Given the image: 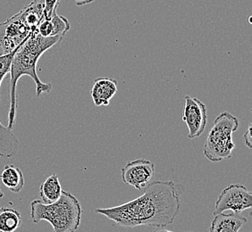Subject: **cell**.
Segmentation results:
<instances>
[{
	"label": "cell",
	"instance_id": "1",
	"mask_svg": "<svg viewBox=\"0 0 252 232\" xmlns=\"http://www.w3.org/2000/svg\"><path fill=\"white\" fill-rule=\"evenodd\" d=\"M182 207L180 193L173 181H151L141 197L115 207L97 208L102 214L118 226L165 228L173 224Z\"/></svg>",
	"mask_w": 252,
	"mask_h": 232
},
{
	"label": "cell",
	"instance_id": "2",
	"mask_svg": "<svg viewBox=\"0 0 252 232\" xmlns=\"http://www.w3.org/2000/svg\"><path fill=\"white\" fill-rule=\"evenodd\" d=\"M63 37H42L38 31L30 35L16 50L12 60L10 68V107L8 111L7 128H15L16 110L18 107L16 86L22 76H30L36 85V95L39 97L42 93H49L52 89V84L44 83L40 81L36 71V66L40 57L47 50L51 49L56 44L60 42Z\"/></svg>",
	"mask_w": 252,
	"mask_h": 232
},
{
	"label": "cell",
	"instance_id": "3",
	"mask_svg": "<svg viewBox=\"0 0 252 232\" xmlns=\"http://www.w3.org/2000/svg\"><path fill=\"white\" fill-rule=\"evenodd\" d=\"M83 209L80 201L69 192L63 191L55 203H44L35 199L31 203V219L34 223L46 221L53 232H75L82 221Z\"/></svg>",
	"mask_w": 252,
	"mask_h": 232
},
{
	"label": "cell",
	"instance_id": "4",
	"mask_svg": "<svg viewBox=\"0 0 252 232\" xmlns=\"http://www.w3.org/2000/svg\"><path fill=\"white\" fill-rule=\"evenodd\" d=\"M239 124L237 117L228 112L221 113L215 119L203 146V154L207 159L219 163L231 158L235 147L233 134L237 131Z\"/></svg>",
	"mask_w": 252,
	"mask_h": 232
},
{
	"label": "cell",
	"instance_id": "5",
	"mask_svg": "<svg viewBox=\"0 0 252 232\" xmlns=\"http://www.w3.org/2000/svg\"><path fill=\"white\" fill-rule=\"evenodd\" d=\"M252 207V194L242 184H230L221 191L215 203L214 216L225 211L241 213Z\"/></svg>",
	"mask_w": 252,
	"mask_h": 232
},
{
	"label": "cell",
	"instance_id": "6",
	"mask_svg": "<svg viewBox=\"0 0 252 232\" xmlns=\"http://www.w3.org/2000/svg\"><path fill=\"white\" fill-rule=\"evenodd\" d=\"M33 32L15 15L0 24V47L2 55L11 53Z\"/></svg>",
	"mask_w": 252,
	"mask_h": 232
},
{
	"label": "cell",
	"instance_id": "7",
	"mask_svg": "<svg viewBox=\"0 0 252 232\" xmlns=\"http://www.w3.org/2000/svg\"><path fill=\"white\" fill-rule=\"evenodd\" d=\"M154 176L155 165L143 158L128 162L122 168V181L138 190H142L151 183Z\"/></svg>",
	"mask_w": 252,
	"mask_h": 232
},
{
	"label": "cell",
	"instance_id": "8",
	"mask_svg": "<svg viewBox=\"0 0 252 232\" xmlns=\"http://www.w3.org/2000/svg\"><path fill=\"white\" fill-rule=\"evenodd\" d=\"M183 121L188 128V138L192 140L203 133L208 122L207 107L197 97L186 96Z\"/></svg>",
	"mask_w": 252,
	"mask_h": 232
},
{
	"label": "cell",
	"instance_id": "9",
	"mask_svg": "<svg viewBox=\"0 0 252 232\" xmlns=\"http://www.w3.org/2000/svg\"><path fill=\"white\" fill-rule=\"evenodd\" d=\"M117 80L108 77L97 78L93 83L92 97L96 107H107L117 93Z\"/></svg>",
	"mask_w": 252,
	"mask_h": 232
},
{
	"label": "cell",
	"instance_id": "10",
	"mask_svg": "<svg viewBox=\"0 0 252 232\" xmlns=\"http://www.w3.org/2000/svg\"><path fill=\"white\" fill-rule=\"evenodd\" d=\"M247 222L239 213H219L214 216L209 232H239Z\"/></svg>",
	"mask_w": 252,
	"mask_h": 232
},
{
	"label": "cell",
	"instance_id": "11",
	"mask_svg": "<svg viewBox=\"0 0 252 232\" xmlns=\"http://www.w3.org/2000/svg\"><path fill=\"white\" fill-rule=\"evenodd\" d=\"M0 179L13 193H19L25 187V177L20 168L12 165H5Z\"/></svg>",
	"mask_w": 252,
	"mask_h": 232
},
{
	"label": "cell",
	"instance_id": "12",
	"mask_svg": "<svg viewBox=\"0 0 252 232\" xmlns=\"http://www.w3.org/2000/svg\"><path fill=\"white\" fill-rule=\"evenodd\" d=\"M62 192V186L57 174H52L51 176H49V178L40 185L39 188V195L41 198V201L47 204L58 201L60 199Z\"/></svg>",
	"mask_w": 252,
	"mask_h": 232
},
{
	"label": "cell",
	"instance_id": "13",
	"mask_svg": "<svg viewBox=\"0 0 252 232\" xmlns=\"http://www.w3.org/2000/svg\"><path fill=\"white\" fill-rule=\"evenodd\" d=\"M22 223V216L15 208L1 207L0 232H15Z\"/></svg>",
	"mask_w": 252,
	"mask_h": 232
},
{
	"label": "cell",
	"instance_id": "14",
	"mask_svg": "<svg viewBox=\"0 0 252 232\" xmlns=\"http://www.w3.org/2000/svg\"><path fill=\"white\" fill-rule=\"evenodd\" d=\"M50 20L53 25L54 36L64 37L65 33L70 29V24L68 20L63 16L58 15L57 13L54 14Z\"/></svg>",
	"mask_w": 252,
	"mask_h": 232
},
{
	"label": "cell",
	"instance_id": "15",
	"mask_svg": "<svg viewBox=\"0 0 252 232\" xmlns=\"http://www.w3.org/2000/svg\"><path fill=\"white\" fill-rule=\"evenodd\" d=\"M18 48H16L11 53L0 55V88H1L2 82L4 81L5 76L10 73V68H11L12 60H13L15 52L18 49Z\"/></svg>",
	"mask_w": 252,
	"mask_h": 232
},
{
	"label": "cell",
	"instance_id": "16",
	"mask_svg": "<svg viewBox=\"0 0 252 232\" xmlns=\"http://www.w3.org/2000/svg\"><path fill=\"white\" fill-rule=\"evenodd\" d=\"M37 31L42 37H54V28L51 20H42L38 26Z\"/></svg>",
	"mask_w": 252,
	"mask_h": 232
},
{
	"label": "cell",
	"instance_id": "17",
	"mask_svg": "<svg viewBox=\"0 0 252 232\" xmlns=\"http://www.w3.org/2000/svg\"><path fill=\"white\" fill-rule=\"evenodd\" d=\"M252 123L249 124L248 127L247 131L245 132V134L243 135V141H244V144L247 146L249 149L252 148Z\"/></svg>",
	"mask_w": 252,
	"mask_h": 232
},
{
	"label": "cell",
	"instance_id": "18",
	"mask_svg": "<svg viewBox=\"0 0 252 232\" xmlns=\"http://www.w3.org/2000/svg\"><path fill=\"white\" fill-rule=\"evenodd\" d=\"M74 1H75V4L78 6H83V5L93 3V1H95V0H74Z\"/></svg>",
	"mask_w": 252,
	"mask_h": 232
},
{
	"label": "cell",
	"instance_id": "19",
	"mask_svg": "<svg viewBox=\"0 0 252 232\" xmlns=\"http://www.w3.org/2000/svg\"><path fill=\"white\" fill-rule=\"evenodd\" d=\"M154 232H170V231H167V230H158V231H156Z\"/></svg>",
	"mask_w": 252,
	"mask_h": 232
},
{
	"label": "cell",
	"instance_id": "20",
	"mask_svg": "<svg viewBox=\"0 0 252 232\" xmlns=\"http://www.w3.org/2000/svg\"><path fill=\"white\" fill-rule=\"evenodd\" d=\"M2 198H4V193H3L2 189L0 188V199H2Z\"/></svg>",
	"mask_w": 252,
	"mask_h": 232
},
{
	"label": "cell",
	"instance_id": "21",
	"mask_svg": "<svg viewBox=\"0 0 252 232\" xmlns=\"http://www.w3.org/2000/svg\"><path fill=\"white\" fill-rule=\"evenodd\" d=\"M0 210H1V206H0Z\"/></svg>",
	"mask_w": 252,
	"mask_h": 232
}]
</instances>
